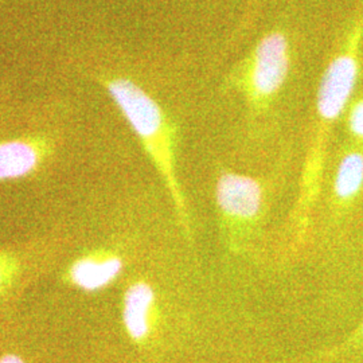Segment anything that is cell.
Instances as JSON below:
<instances>
[{
    "label": "cell",
    "instance_id": "obj_1",
    "mask_svg": "<svg viewBox=\"0 0 363 363\" xmlns=\"http://www.w3.org/2000/svg\"><path fill=\"white\" fill-rule=\"evenodd\" d=\"M101 85L139 138L164 183L183 233L193 238L190 208L177 167V128L155 99L130 78L103 76Z\"/></svg>",
    "mask_w": 363,
    "mask_h": 363
},
{
    "label": "cell",
    "instance_id": "obj_2",
    "mask_svg": "<svg viewBox=\"0 0 363 363\" xmlns=\"http://www.w3.org/2000/svg\"><path fill=\"white\" fill-rule=\"evenodd\" d=\"M218 225L226 249L241 255L259 235L267 213V187L259 178L234 172H220L214 184Z\"/></svg>",
    "mask_w": 363,
    "mask_h": 363
},
{
    "label": "cell",
    "instance_id": "obj_3",
    "mask_svg": "<svg viewBox=\"0 0 363 363\" xmlns=\"http://www.w3.org/2000/svg\"><path fill=\"white\" fill-rule=\"evenodd\" d=\"M291 64L289 39L277 30L264 35L240 65L234 82L253 112L261 113L271 108L286 85Z\"/></svg>",
    "mask_w": 363,
    "mask_h": 363
},
{
    "label": "cell",
    "instance_id": "obj_4",
    "mask_svg": "<svg viewBox=\"0 0 363 363\" xmlns=\"http://www.w3.org/2000/svg\"><path fill=\"white\" fill-rule=\"evenodd\" d=\"M358 79V62L350 52L335 57L325 69L318 99L316 116L318 130L313 142L325 144L330 125L343 113Z\"/></svg>",
    "mask_w": 363,
    "mask_h": 363
},
{
    "label": "cell",
    "instance_id": "obj_5",
    "mask_svg": "<svg viewBox=\"0 0 363 363\" xmlns=\"http://www.w3.org/2000/svg\"><path fill=\"white\" fill-rule=\"evenodd\" d=\"M162 307L154 284L138 279L128 284L123 295L121 320L123 327L136 346H147L160 327Z\"/></svg>",
    "mask_w": 363,
    "mask_h": 363
},
{
    "label": "cell",
    "instance_id": "obj_6",
    "mask_svg": "<svg viewBox=\"0 0 363 363\" xmlns=\"http://www.w3.org/2000/svg\"><path fill=\"white\" fill-rule=\"evenodd\" d=\"M124 265L123 256L115 250H96L73 262L67 280L81 291L97 292L116 281Z\"/></svg>",
    "mask_w": 363,
    "mask_h": 363
},
{
    "label": "cell",
    "instance_id": "obj_7",
    "mask_svg": "<svg viewBox=\"0 0 363 363\" xmlns=\"http://www.w3.org/2000/svg\"><path fill=\"white\" fill-rule=\"evenodd\" d=\"M48 147L37 139L11 138L0 140V182L25 178L40 167Z\"/></svg>",
    "mask_w": 363,
    "mask_h": 363
},
{
    "label": "cell",
    "instance_id": "obj_8",
    "mask_svg": "<svg viewBox=\"0 0 363 363\" xmlns=\"http://www.w3.org/2000/svg\"><path fill=\"white\" fill-rule=\"evenodd\" d=\"M363 190V152L350 151L337 164L333 198L339 208L351 205Z\"/></svg>",
    "mask_w": 363,
    "mask_h": 363
},
{
    "label": "cell",
    "instance_id": "obj_9",
    "mask_svg": "<svg viewBox=\"0 0 363 363\" xmlns=\"http://www.w3.org/2000/svg\"><path fill=\"white\" fill-rule=\"evenodd\" d=\"M349 130L355 139L363 142V99L351 109Z\"/></svg>",
    "mask_w": 363,
    "mask_h": 363
},
{
    "label": "cell",
    "instance_id": "obj_10",
    "mask_svg": "<svg viewBox=\"0 0 363 363\" xmlns=\"http://www.w3.org/2000/svg\"><path fill=\"white\" fill-rule=\"evenodd\" d=\"M13 268L11 261L6 257H0V288L6 284L7 280H10V269Z\"/></svg>",
    "mask_w": 363,
    "mask_h": 363
},
{
    "label": "cell",
    "instance_id": "obj_11",
    "mask_svg": "<svg viewBox=\"0 0 363 363\" xmlns=\"http://www.w3.org/2000/svg\"><path fill=\"white\" fill-rule=\"evenodd\" d=\"M363 346V320L358 330L351 335L350 339L343 345V349H350V347H359Z\"/></svg>",
    "mask_w": 363,
    "mask_h": 363
},
{
    "label": "cell",
    "instance_id": "obj_12",
    "mask_svg": "<svg viewBox=\"0 0 363 363\" xmlns=\"http://www.w3.org/2000/svg\"><path fill=\"white\" fill-rule=\"evenodd\" d=\"M0 363H26L16 354H4L0 357Z\"/></svg>",
    "mask_w": 363,
    "mask_h": 363
}]
</instances>
